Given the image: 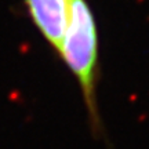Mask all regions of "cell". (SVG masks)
Returning <instances> with one entry per match:
<instances>
[{
    "label": "cell",
    "instance_id": "cell-2",
    "mask_svg": "<svg viewBox=\"0 0 149 149\" xmlns=\"http://www.w3.org/2000/svg\"><path fill=\"white\" fill-rule=\"evenodd\" d=\"M69 3L70 0H25L35 26L55 51L61 48Z\"/></svg>",
    "mask_w": 149,
    "mask_h": 149
},
{
    "label": "cell",
    "instance_id": "cell-1",
    "mask_svg": "<svg viewBox=\"0 0 149 149\" xmlns=\"http://www.w3.org/2000/svg\"><path fill=\"white\" fill-rule=\"evenodd\" d=\"M58 54L79 81L91 124L98 130L100 116L95 100L98 33L94 15L86 0H70L66 28Z\"/></svg>",
    "mask_w": 149,
    "mask_h": 149
}]
</instances>
